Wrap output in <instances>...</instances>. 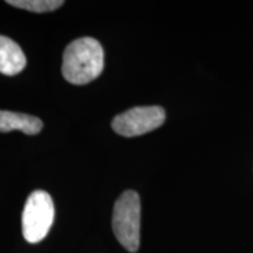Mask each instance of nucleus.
<instances>
[{
    "instance_id": "f257e3e1",
    "label": "nucleus",
    "mask_w": 253,
    "mask_h": 253,
    "mask_svg": "<svg viewBox=\"0 0 253 253\" xmlns=\"http://www.w3.org/2000/svg\"><path fill=\"white\" fill-rule=\"evenodd\" d=\"M102 46L93 38H80L69 43L62 59V75L73 84H86L103 71Z\"/></svg>"
},
{
    "instance_id": "f03ea898",
    "label": "nucleus",
    "mask_w": 253,
    "mask_h": 253,
    "mask_svg": "<svg viewBox=\"0 0 253 253\" xmlns=\"http://www.w3.org/2000/svg\"><path fill=\"white\" fill-rule=\"evenodd\" d=\"M113 231L126 251L135 253L140 248L141 202L137 192L128 190L120 196L113 211Z\"/></svg>"
},
{
    "instance_id": "7ed1b4c3",
    "label": "nucleus",
    "mask_w": 253,
    "mask_h": 253,
    "mask_svg": "<svg viewBox=\"0 0 253 253\" xmlns=\"http://www.w3.org/2000/svg\"><path fill=\"white\" fill-rule=\"evenodd\" d=\"M54 203L49 194L37 190L28 196L23 211V236L36 244L48 233L54 220Z\"/></svg>"
},
{
    "instance_id": "20e7f679",
    "label": "nucleus",
    "mask_w": 253,
    "mask_h": 253,
    "mask_svg": "<svg viewBox=\"0 0 253 253\" xmlns=\"http://www.w3.org/2000/svg\"><path fill=\"white\" fill-rule=\"evenodd\" d=\"M164 121L166 112L162 107H135L116 116L112 126L116 134L125 137H135L160 128Z\"/></svg>"
},
{
    "instance_id": "39448f33",
    "label": "nucleus",
    "mask_w": 253,
    "mask_h": 253,
    "mask_svg": "<svg viewBox=\"0 0 253 253\" xmlns=\"http://www.w3.org/2000/svg\"><path fill=\"white\" fill-rule=\"evenodd\" d=\"M26 56L15 41L0 36V73L13 77L26 67Z\"/></svg>"
},
{
    "instance_id": "423d86ee",
    "label": "nucleus",
    "mask_w": 253,
    "mask_h": 253,
    "mask_svg": "<svg viewBox=\"0 0 253 253\" xmlns=\"http://www.w3.org/2000/svg\"><path fill=\"white\" fill-rule=\"evenodd\" d=\"M42 129V122L27 114L0 110V132L20 130L26 135H37Z\"/></svg>"
},
{
    "instance_id": "0eeeda50",
    "label": "nucleus",
    "mask_w": 253,
    "mask_h": 253,
    "mask_svg": "<svg viewBox=\"0 0 253 253\" xmlns=\"http://www.w3.org/2000/svg\"><path fill=\"white\" fill-rule=\"evenodd\" d=\"M7 4L36 13H45L61 7L63 1L61 0H8Z\"/></svg>"
}]
</instances>
